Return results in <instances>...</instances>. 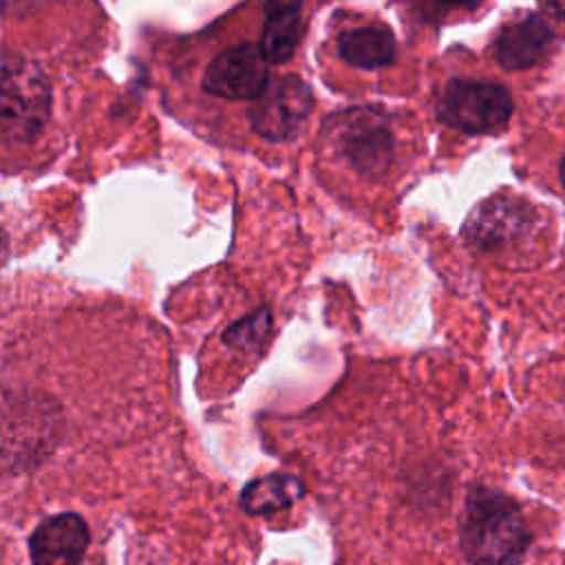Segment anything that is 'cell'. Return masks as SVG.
<instances>
[{"mask_svg":"<svg viewBox=\"0 0 565 565\" xmlns=\"http://www.w3.org/2000/svg\"><path fill=\"white\" fill-rule=\"evenodd\" d=\"M313 110V93L298 75H276L265 93L252 102L247 119L267 141H294Z\"/></svg>","mask_w":565,"mask_h":565,"instance_id":"cell-6","label":"cell"},{"mask_svg":"<svg viewBox=\"0 0 565 565\" xmlns=\"http://www.w3.org/2000/svg\"><path fill=\"white\" fill-rule=\"evenodd\" d=\"M532 534L519 505L499 490L468 492L459 521V547L470 565H519Z\"/></svg>","mask_w":565,"mask_h":565,"instance_id":"cell-1","label":"cell"},{"mask_svg":"<svg viewBox=\"0 0 565 565\" xmlns=\"http://www.w3.org/2000/svg\"><path fill=\"white\" fill-rule=\"evenodd\" d=\"M536 210L519 196L494 194L472 207L463 223L466 241L483 252L505 249L536 227Z\"/></svg>","mask_w":565,"mask_h":565,"instance_id":"cell-7","label":"cell"},{"mask_svg":"<svg viewBox=\"0 0 565 565\" xmlns=\"http://www.w3.org/2000/svg\"><path fill=\"white\" fill-rule=\"evenodd\" d=\"M395 49V35L382 24L355 26L338 38V55L347 64L364 71L393 64Z\"/></svg>","mask_w":565,"mask_h":565,"instance_id":"cell-12","label":"cell"},{"mask_svg":"<svg viewBox=\"0 0 565 565\" xmlns=\"http://www.w3.org/2000/svg\"><path fill=\"white\" fill-rule=\"evenodd\" d=\"M550 42L552 31L545 20L539 15H527L503 26L494 42V60L505 71H523L539 62Z\"/></svg>","mask_w":565,"mask_h":565,"instance_id":"cell-10","label":"cell"},{"mask_svg":"<svg viewBox=\"0 0 565 565\" xmlns=\"http://www.w3.org/2000/svg\"><path fill=\"white\" fill-rule=\"evenodd\" d=\"M51 117V86L40 66L11 51L2 53L0 132L4 143L35 139Z\"/></svg>","mask_w":565,"mask_h":565,"instance_id":"cell-2","label":"cell"},{"mask_svg":"<svg viewBox=\"0 0 565 565\" xmlns=\"http://www.w3.org/2000/svg\"><path fill=\"white\" fill-rule=\"evenodd\" d=\"M305 497V483L300 477L289 472H269L265 477L252 479L241 490V508L249 516H265L278 510L291 508Z\"/></svg>","mask_w":565,"mask_h":565,"instance_id":"cell-13","label":"cell"},{"mask_svg":"<svg viewBox=\"0 0 565 565\" xmlns=\"http://www.w3.org/2000/svg\"><path fill=\"white\" fill-rule=\"evenodd\" d=\"M333 146L362 177H384L393 163L395 139L388 119L373 106H353L329 124Z\"/></svg>","mask_w":565,"mask_h":565,"instance_id":"cell-5","label":"cell"},{"mask_svg":"<svg viewBox=\"0 0 565 565\" xmlns=\"http://www.w3.org/2000/svg\"><path fill=\"white\" fill-rule=\"evenodd\" d=\"M271 309L269 307H258L256 311H252L249 316L241 318L238 322L230 324L223 331V342L236 351H260L265 340L271 333Z\"/></svg>","mask_w":565,"mask_h":565,"instance_id":"cell-14","label":"cell"},{"mask_svg":"<svg viewBox=\"0 0 565 565\" xmlns=\"http://www.w3.org/2000/svg\"><path fill=\"white\" fill-rule=\"evenodd\" d=\"M510 115L508 88L490 79H450L437 97L439 121L466 135L499 132Z\"/></svg>","mask_w":565,"mask_h":565,"instance_id":"cell-4","label":"cell"},{"mask_svg":"<svg viewBox=\"0 0 565 565\" xmlns=\"http://www.w3.org/2000/svg\"><path fill=\"white\" fill-rule=\"evenodd\" d=\"M558 177H561V185L565 188V154H563V159L558 163Z\"/></svg>","mask_w":565,"mask_h":565,"instance_id":"cell-16","label":"cell"},{"mask_svg":"<svg viewBox=\"0 0 565 565\" xmlns=\"http://www.w3.org/2000/svg\"><path fill=\"white\" fill-rule=\"evenodd\" d=\"M90 530L82 514L60 512L40 521L29 534L31 565H82Z\"/></svg>","mask_w":565,"mask_h":565,"instance_id":"cell-9","label":"cell"},{"mask_svg":"<svg viewBox=\"0 0 565 565\" xmlns=\"http://www.w3.org/2000/svg\"><path fill=\"white\" fill-rule=\"evenodd\" d=\"M543 11L550 13L552 18L565 20V2H547V4H543Z\"/></svg>","mask_w":565,"mask_h":565,"instance_id":"cell-15","label":"cell"},{"mask_svg":"<svg viewBox=\"0 0 565 565\" xmlns=\"http://www.w3.org/2000/svg\"><path fill=\"white\" fill-rule=\"evenodd\" d=\"M258 44L241 42L221 51L205 68L201 86L205 93L230 102H256L267 84L269 71Z\"/></svg>","mask_w":565,"mask_h":565,"instance_id":"cell-8","label":"cell"},{"mask_svg":"<svg viewBox=\"0 0 565 565\" xmlns=\"http://www.w3.org/2000/svg\"><path fill=\"white\" fill-rule=\"evenodd\" d=\"M2 402V459L4 472L42 461L57 439L62 426L60 408L40 393H15Z\"/></svg>","mask_w":565,"mask_h":565,"instance_id":"cell-3","label":"cell"},{"mask_svg":"<svg viewBox=\"0 0 565 565\" xmlns=\"http://www.w3.org/2000/svg\"><path fill=\"white\" fill-rule=\"evenodd\" d=\"M305 33L302 7L298 2H269L260 29L258 51L269 66L285 64L294 57Z\"/></svg>","mask_w":565,"mask_h":565,"instance_id":"cell-11","label":"cell"}]
</instances>
